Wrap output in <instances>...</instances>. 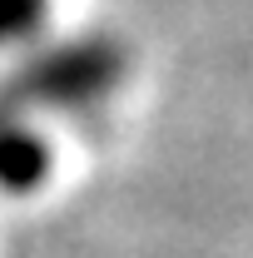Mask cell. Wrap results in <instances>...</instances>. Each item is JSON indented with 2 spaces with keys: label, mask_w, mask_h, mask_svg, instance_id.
<instances>
[{
  "label": "cell",
  "mask_w": 253,
  "mask_h": 258,
  "mask_svg": "<svg viewBox=\"0 0 253 258\" xmlns=\"http://www.w3.org/2000/svg\"><path fill=\"white\" fill-rule=\"evenodd\" d=\"M124 45L109 35L45 45L0 80V114L15 119L25 109H85L124 80Z\"/></svg>",
  "instance_id": "obj_1"
},
{
  "label": "cell",
  "mask_w": 253,
  "mask_h": 258,
  "mask_svg": "<svg viewBox=\"0 0 253 258\" xmlns=\"http://www.w3.org/2000/svg\"><path fill=\"white\" fill-rule=\"evenodd\" d=\"M50 179V144L20 119L0 114V189L5 194H30Z\"/></svg>",
  "instance_id": "obj_2"
},
{
  "label": "cell",
  "mask_w": 253,
  "mask_h": 258,
  "mask_svg": "<svg viewBox=\"0 0 253 258\" xmlns=\"http://www.w3.org/2000/svg\"><path fill=\"white\" fill-rule=\"evenodd\" d=\"M50 15V0H0V50L30 40Z\"/></svg>",
  "instance_id": "obj_3"
}]
</instances>
